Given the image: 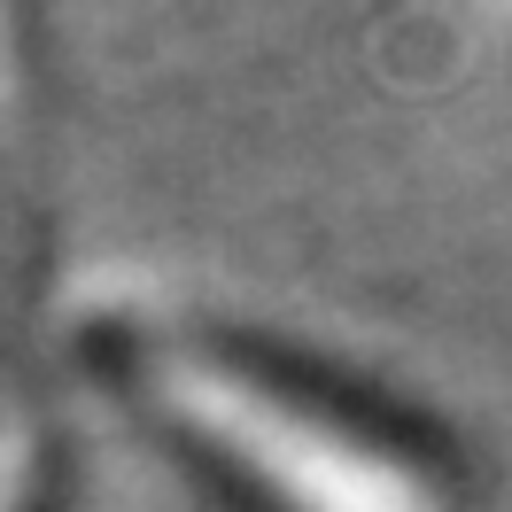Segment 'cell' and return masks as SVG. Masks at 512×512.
I'll return each instance as SVG.
<instances>
[{
  "mask_svg": "<svg viewBox=\"0 0 512 512\" xmlns=\"http://www.w3.org/2000/svg\"><path fill=\"white\" fill-rule=\"evenodd\" d=\"M109 388L218 512H466L474 466L427 412L249 326L101 334Z\"/></svg>",
  "mask_w": 512,
  "mask_h": 512,
  "instance_id": "6da1fadb",
  "label": "cell"
},
{
  "mask_svg": "<svg viewBox=\"0 0 512 512\" xmlns=\"http://www.w3.org/2000/svg\"><path fill=\"white\" fill-rule=\"evenodd\" d=\"M0 512H63V458L47 419H16L0 443Z\"/></svg>",
  "mask_w": 512,
  "mask_h": 512,
  "instance_id": "7a4b0ae2",
  "label": "cell"
}]
</instances>
